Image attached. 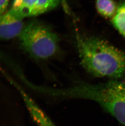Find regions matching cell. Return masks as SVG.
Wrapping results in <instances>:
<instances>
[{
	"label": "cell",
	"instance_id": "6",
	"mask_svg": "<svg viewBox=\"0 0 125 126\" xmlns=\"http://www.w3.org/2000/svg\"><path fill=\"white\" fill-rule=\"evenodd\" d=\"M14 84L21 95L31 118L38 126H56L50 118L31 97L16 84L14 83Z\"/></svg>",
	"mask_w": 125,
	"mask_h": 126
},
{
	"label": "cell",
	"instance_id": "9",
	"mask_svg": "<svg viewBox=\"0 0 125 126\" xmlns=\"http://www.w3.org/2000/svg\"><path fill=\"white\" fill-rule=\"evenodd\" d=\"M9 0H0V15L3 14L6 10Z\"/></svg>",
	"mask_w": 125,
	"mask_h": 126
},
{
	"label": "cell",
	"instance_id": "5",
	"mask_svg": "<svg viewBox=\"0 0 125 126\" xmlns=\"http://www.w3.org/2000/svg\"><path fill=\"white\" fill-rule=\"evenodd\" d=\"M23 20L11 9L0 15V39H10L20 36L25 26Z\"/></svg>",
	"mask_w": 125,
	"mask_h": 126
},
{
	"label": "cell",
	"instance_id": "4",
	"mask_svg": "<svg viewBox=\"0 0 125 126\" xmlns=\"http://www.w3.org/2000/svg\"><path fill=\"white\" fill-rule=\"evenodd\" d=\"M60 0H13L11 9L23 18L35 16L53 10Z\"/></svg>",
	"mask_w": 125,
	"mask_h": 126
},
{
	"label": "cell",
	"instance_id": "3",
	"mask_svg": "<svg viewBox=\"0 0 125 126\" xmlns=\"http://www.w3.org/2000/svg\"><path fill=\"white\" fill-rule=\"evenodd\" d=\"M19 36L23 47L38 59L50 58L59 49V39L57 34L37 21H32L25 25Z\"/></svg>",
	"mask_w": 125,
	"mask_h": 126
},
{
	"label": "cell",
	"instance_id": "7",
	"mask_svg": "<svg viewBox=\"0 0 125 126\" xmlns=\"http://www.w3.org/2000/svg\"><path fill=\"white\" fill-rule=\"evenodd\" d=\"M96 7L100 14L107 18H112L117 8L114 0H96Z\"/></svg>",
	"mask_w": 125,
	"mask_h": 126
},
{
	"label": "cell",
	"instance_id": "1",
	"mask_svg": "<svg viewBox=\"0 0 125 126\" xmlns=\"http://www.w3.org/2000/svg\"><path fill=\"white\" fill-rule=\"evenodd\" d=\"M77 45L83 68L93 76L125 80V52L106 41L77 35Z\"/></svg>",
	"mask_w": 125,
	"mask_h": 126
},
{
	"label": "cell",
	"instance_id": "2",
	"mask_svg": "<svg viewBox=\"0 0 125 126\" xmlns=\"http://www.w3.org/2000/svg\"><path fill=\"white\" fill-rule=\"evenodd\" d=\"M74 98L94 101L125 126V82L111 80L90 84L79 81L72 90Z\"/></svg>",
	"mask_w": 125,
	"mask_h": 126
},
{
	"label": "cell",
	"instance_id": "8",
	"mask_svg": "<svg viewBox=\"0 0 125 126\" xmlns=\"http://www.w3.org/2000/svg\"><path fill=\"white\" fill-rule=\"evenodd\" d=\"M114 28L125 38V1L117 7L115 14L112 19Z\"/></svg>",
	"mask_w": 125,
	"mask_h": 126
}]
</instances>
